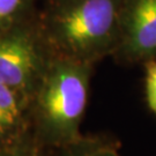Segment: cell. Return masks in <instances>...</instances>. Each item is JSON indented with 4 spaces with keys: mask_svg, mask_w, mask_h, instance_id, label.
Instances as JSON below:
<instances>
[{
    "mask_svg": "<svg viewBox=\"0 0 156 156\" xmlns=\"http://www.w3.org/2000/svg\"><path fill=\"white\" fill-rule=\"evenodd\" d=\"M112 58L120 65L156 59V0H123L119 42Z\"/></svg>",
    "mask_w": 156,
    "mask_h": 156,
    "instance_id": "obj_4",
    "label": "cell"
},
{
    "mask_svg": "<svg viewBox=\"0 0 156 156\" xmlns=\"http://www.w3.org/2000/svg\"><path fill=\"white\" fill-rule=\"evenodd\" d=\"M21 153H22V151H21ZM21 153H20V154H21ZM20 154L15 155V154H11V153H7V151L0 149V156H20Z\"/></svg>",
    "mask_w": 156,
    "mask_h": 156,
    "instance_id": "obj_10",
    "label": "cell"
},
{
    "mask_svg": "<svg viewBox=\"0 0 156 156\" xmlns=\"http://www.w3.org/2000/svg\"><path fill=\"white\" fill-rule=\"evenodd\" d=\"M38 0H0V33L37 15Z\"/></svg>",
    "mask_w": 156,
    "mask_h": 156,
    "instance_id": "obj_7",
    "label": "cell"
},
{
    "mask_svg": "<svg viewBox=\"0 0 156 156\" xmlns=\"http://www.w3.org/2000/svg\"><path fill=\"white\" fill-rule=\"evenodd\" d=\"M33 141L31 95L0 83V149L17 155Z\"/></svg>",
    "mask_w": 156,
    "mask_h": 156,
    "instance_id": "obj_5",
    "label": "cell"
},
{
    "mask_svg": "<svg viewBox=\"0 0 156 156\" xmlns=\"http://www.w3.org/2000/svg\"><path fill=\"white\" fill-rule=\"evenodd\" d=\"M55 151L57 156H120L117 141L102 135H82L78 141Z\"/></svg>",
    "mask_w": 156,
    "mask_h": 156,
    "instance_id": "obj_6",
    "label": "cell"
},
{
    "mask_svg": "<svg viewBox=\"0 0 156 156\" xmlns=\"http://www.w3.org/2000/svg\"><path fill=\"white\" fill-rule=\"evenodd\" d=\"M123 0H45L37 20L52 56L96 65L118 46Z\"/></svg>",
    "mask_w": 156,
    "mask_h": 156,
    "instance_id": "obj_1",
    "label": "cell"
},
{
    "mask_svg": "<svg viewBox=\"0 0 156 156\" xmlns=\"http://www.w3.org/2000/svg\"><path fill=\"white\" fill-rule=\"evenodd\" d=\"M38 14V13H37ZM52 53L42 36L37 15L0 33V83L31 95Z\"/></svg>",
    "mask_w": 156,
    "mask_h": 156,
    "instance_id": "obj_3",
    "label": "cell"
},
{
    "mask_svg": "<svg viewBox=\"0 0 156 156\" xmlns=\"http://www.w3.org/2000/svg\"><path fill=\"white\" fill-rule=\"evenodd\" d=\"M94 66L52 56L31 94L34 141L45 151H58L78 141L88 103Z\"/></svg>",
    "mask_w": 156,
    "mask_h": 156,
    "instance_id": "obj_2",
    "label": "cell"
},
{
    "mask_svg": "<svg viewBox=\"0 0 156 156\" xmlns=\"http://www.w3.org/2000/svg\"><path fill=\"white\" fill-rule=\"evenodd\" d=\"M145 65V89L147 104L156 115V59L149 60Z\"/></svg>",
    "mask_w": 156,
    "mask_h": 156,
    "instance_id": "obj_8",
    "label": "cell"
},
{
    "mask_svg": "<svg viewBox=\"0 0 156 156\" xmlns=\"http://www.w3.org/2000/svg\"><path fill=\"white\" fill-rule=\"evenodd\" d=\"M46 151L42 147H39L35 141H33L30 145L20 154V156H46Z\"/></svg>",
    "mask_w": 156,
    "mask_h": 156,
    "instance_id": "obj_9",
    "label": "cell"
}]
</instances>
